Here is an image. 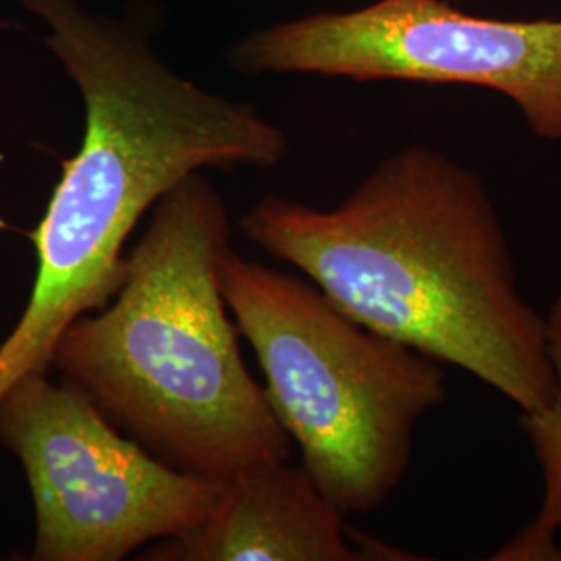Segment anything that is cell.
<instances>
[{
	"instance_id": "5b68a950",
	"label": "cell",
	"mask_w": 561,
	"mask_h": 561,
	"mask_svg": "<svg viewBox=\"0 0 561 561\" xmlns=\"http://www.w3.org/2000/svg\"><path fill=\"white\" fill-rule=\"evenodd\" d=\"M241 76L470 85L512 102L541 140L561 141V20H502L454 0H375L245 34L229 48Z\"/></svg>"
},
{
	"instance_id": "9c48e42d",
	"label": "cell",
	"mask_w": 561,
	"mask_h": 561,
	"mask_svg": "<svg viewBox=\"0 0 561 561\" xmlns=\"http://www.w3.org/2000/svg\"><path fill=\"white\" fill-rule=\"evenodd\" d=\"M454 2H463V0H454Z\"/></svg>"
},
{
	"instance_id": "277c9868",
	"label": "cell",
	"mask_w": 561,
	"mask_h": 561,
	"mask_svg": "<svg viewBox=\"0 0 561 561\" xmlns=\"http://www.w3.org/2000/svg\"><path fill=\"white\" fill-rule=\"evenodd\" d=\"M219 283L319 491L345 516L381 507L410 468L419 422L447 398L439 362L354 321L312 280L231 248Z\"/></svg>"
},
{
	"instance_id": "ba28073f",
	"label": "cell",
	"mask_w": 561,
	"mask_h": 561,
	"mask_svg": "<svg viewBox=\"0 0 561 561\" xmlns=\"http://www.w3.org/2000/svg\"><path fill=\"white\" fill-rule=\"evenodd\" d=\"M556 393L547 405L522 412L520 424L539 461L542 500L533 520L503 542L495 561H561V296L547 314Z\"/></svg>"
},
{
	"instance_id": "52a82bcc",
	"label": "cell",
	"mask_w": 561,
	"mask_h": 561,
	"mask_svg": "<svg viewBox=\"0 0 561 561\" xmlns=\"http://www.w3.org/2000/svg\"><path fill=\"white\" fill-rule=\"evenodd\" d=\"M360 537L304 466L262 461L222 482L204 520L180 537L148 545L146 561L412 560Z\"/></svg>"
},
{
	"instance_id": "3957f363",
	"label": "cell",
	"mask_w": 561,
	"mask_h": 561,
	"mask_svg": "<svg viewBox=\"0 0 561 561\" xmlns=\"http://www.w3.org/2000/svg\"><path fill=\"white\" fill-rule=\"evenodd\" d=\"M229 238L227 204L210 180L180 181L125 254L115 296L73 322L50 360L154 458L221 484L291 451L222 300Z\"/></svg>"
},
{
	"instance_id": "6da1fadb",
	"label": "cell",
	"mask_w": 561,
	"mask_h": 561,
	"mask_svg": "<svg viewBox=\"0 0 561 561\" xmlns=\"http://www.w3.org/2000/svg\"><path fill=\"white\" fill-rule=\"evenodd\" d=\"M241 231L354 321L466 370L520 414L553 398L547 317L522 296L497 204L442 150L389 154L333 208L268 196Z\"/></svg>"
},
{
	"instance_id": "7a4b0ae2",
	"label": "cell",
	"mask_w": 561,
	"mask_h": 561,
	"mask_svg": "<svg viewBox=\"0 0 561 561\" xmlns=\"http://www.w3.org/2000/svg\"><path fill=\"white\" fill-rule=\"evenodd\" d=\"M44 21V42L80 90L85 127L38 227V268L20 322L0 345V398L21 377L48 373L55 345L101 310L123 279L125 243L180 181L206 169H275L283 129L248 104L173 71L131 21L80 0H21Z\"/></svg>"
},
{
	"instance_id": "8992f818",
	"label": "cell",
	"mask_w": 561,
	"mask_h": 561,
	"mask_svg": "<svg viewBox=\"0 0 561 561\" xmlns=\"http://www.w3.org/2000/svg\"><path fill=\"white\" fill-rule=\"evenodd\" d=\"M0 443L30 484L34 561L125 560L198 526L221 495V482L154 458L78 387L48 373L4 391Z\"/></svg>"
}]
</instances>
